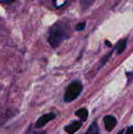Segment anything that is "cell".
I'll use <instances>...</instances> for the list:
<instances>
[{"label": "cell", "instance_id": "obj_1", "mask_svg": "<svg viewBox=\"0 0 133 134\" xmlns=\"http://www.w3.org/2000/svg\"><path fill=\"white\" fill-rule=\"evenodd\" d=\"M68 37L69 28L67 25L63 22H56L50 28L49 43L53 48H56Z\"/></svg>", "mask_w": 133, "mask_h": 134}, {"label": "cell", "instance_id": "obj_2", "mask_svg": "<svg viewBox=\"0 0 133 134\" xmlns=\"http://www.w3.org/2000/svg\"><path fill=\"white\" fill-rule=\"evenodd\" d=\"M82 88L83 86L80 81L75 80L71 82L68 85L65 92V95H64L65 102L68 103V102H71L74 100L82 93Z\"/></svg>", "mask_w": 133, "mask_h": 134}, {"label": "cell", "instance_id": "obj_3", "mask_svg": "<svg viewBox=\"0 0 133 134\" xmlns=\"http://www.w3.org/2000/svg\"><path fill=\"white\" fill-rule=\"evenodd\" d=\"M56 118V115L54 113H48L46 115H44L42 116H41L38 120L37 122H35V125H34V127L35 128H42L43 126H45L49 122L53 120L54 119Z\"/></svg>", "mask_w": 133, "mask_h": 134}, {"label": "cell", "instance_id": "obj_4", "mask_svg": "<svg viewBox=\"0 0 133 134\" xmlns=\"http://www.w3.org/2000/svg\"><path fill=\"white\" fill-rule=\"evenodd\" d=\"M82 126V121H72L64 127V130L67 134H74Z\"/></svg>", "mask_w": 133, "mask_h": 134}, {"label": "cell", "instance_id": "obj_5", "mask_svg": "<svg viewBox=\"0 0 133 134\" xmlns=\"http://www.w3.org/2000/svg\"><path fill=\"white\" fill-rule=\"evenodd\" d=\"M103 122L105 124V128L107 131L113 130L117 124V119L112 115H107L104 117Z\"/></svg>", "mask_w": 133, "mask_h": 134}, {"label": "cell", "instance_id": "obj_6", "mask_svg": "<svg viewBox=\"0 0 133 134\" xmlns=\"http://www.w3.org/2000/svg\"><path fill=\"white\" fill-rule=\"evenodd\" d=\"M75 115L78 116L82 121L85 122V121H86V119L89 116V111L86 108H80L75 111Z\"/></svg>", "mask_w": 133, "mask_h": 134}, {"label": "cell", "instance_id": "obj_7", "mask_svg": "<svg viewBox=\"0 0 133 134\" xmlns=\"http://www.w3.org/2000/svg\"><path fill=\"white\" fill-rule=\"evenodd\" d=\"M85 134H100L96 122H92Z\"/></svg>", "mask_w": 133, "mask_h": 134}, {"label": "cell", "instance_id": "obj_8", "mask_svg": "<svg viewBox=\"0 0 133 134\" xmlns=\"http://www.w3.org/2000/svg\"><path fill=\"white\" fill-rule=\"evenodd\" d=\"M126 43H127V40L125 39L122 42H120L118 45V53H122V52H124V50L126 48Z\"/></svg>", "mask_w": 133, "mask_h": 134}, {"label": "cell", "instance_id": "obj_9", "mask_svg": "<svg viewBox=\"0 0 133 134\" xmlns=\"http://www.w3.org/2000/svg\"><path fill=\"white\" fill-rule=\"evenodd\" d=\"M85 27V23H80V24H78L76 25L75 29H76V31H80L84 30Z\"/></svg>", "mask_w": 133, "mask_h": 134}, {"label": "cell", "instance_id": "obj_10", "mask_svg": "<svg viewBox=\"0 0 133 134\" xmlns=\"http://www.w3.org/2000/svg\"><path fill=\"white\" fill-rule=\"evenodd\" d=\"M125 134H133V126H130L128 128Z\"/></svg>", "mask_w": 133, "mask_h": 134}, {"label": "cell", "instance_id": "obj_11", "mask_svg": "<svg viewBox=\"0 0 133 134\" xmlns=\"http://www.w3.org/2000/svg\"><path fill=\"white\" fill-rule=\"evenodd\" d=\"M1 3H5V4H8V3H11L13 2V1H3V0H0Z\"/></svg>", "mask_w": 133, "mask_h": 134}, {"label": "cell", "instance_id": "obj_12", "mask_svg": "<svg viewBox=\"0 0 133 134\" xmlns=\"http://www.w3.org/2000/svg\"><path fill=\"white\" fill-rule=\"evenodd\" d=\"M106 43H107V45L108 46H111V43H110V42H106Z\"/></svg>", "mask_w": 133, "mask_h": 134}, {"label": "cell", "instance_id": "obj_13", "mask_svg": "<svg viewBox=\"0 0 133 134\" xmlns=\"http://www.w3.org/2000/svg\"><path fill=\"white\" fill-rule=\"evenodd\" d=\"M123 133H124V130H121V131H119V133L118 134H123Z\"/></svg>", "mask_w": 133, "mask_h": 134}]
</instances>
